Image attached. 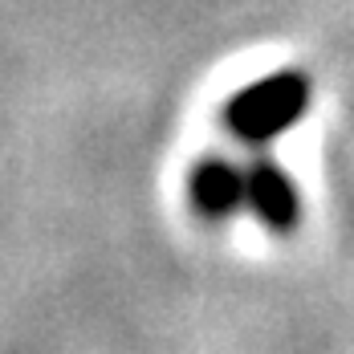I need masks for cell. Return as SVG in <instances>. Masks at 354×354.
<instances>
[{"instance_id": "obj_1", "label": "cell", "mask_w": 354, "mask_h": 354, "mask_svg": "<svg viewBox=\"0 0 354 354\" xmlns=\"http://www.w3.org/2000/svg\"><path fill=\"white\" fill-rule=\"evenodd\" d=\"M310 94H314V86L301 70H277L245 86L241 94H232L228 110H224V122L241 142L265 147V142L281 139L289 127H297L306 118Z\"/></svg>"}, {"instance_id": "obj_2", "label": "cell", "mask_w": 354, "mask_h": 354, "mask_svg": "<svg viewBox=\"0 0 354 354\" xmlns=\"http://www.w3.org/2000/svg\"><path fill=\"white\" fill-rule=\"evenodd\" d=\"M245 208L265 228L273 232H289L297 220H301V196H297V183L289 179L281 163L273 159H257L245 167Z\"/></svg>"}, {"instance_id": "obj_3", "label": "cell", "mask_w": 354, "mask_h": 354, "mask_svg": "<svg viewBox=\"0 0 354 354\" xmlns=\"http://www.w3.org/2000/svg\"><path fill=\"white\" fill-rule=\"evenodd\" d=\"M192 204L208 220H228L245 208V167L228 159H204L192 171Z\"/></svg>"}]
</instances>
